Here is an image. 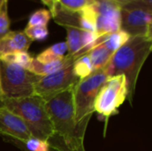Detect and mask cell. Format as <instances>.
<instances>
[{
  "label": "cell",
  "mask_w": 152,
  "mask_h": 151,
  "mask_svg": "<svg viewBox=\"0 0 152 151\" xmlns=\"http://www.w3.org/2000/svg\"><path fill=\"white\" fill-rule=\"evenodd\" d=\"M152 51V38L131 36L115 52L104 68L108 77L123 75L126 79L128 100L133 101L141 69Z\"/></svg>",
  "instance_id": "6da1fadb"
},
{
  "label": "cell",
  "mask_w": 152,
  "mask_h": 151,
  "mask_svg": "<svg viewBox=\"0 0 152 151\" xmlns=\"http://www.w3.org/2000/svg\"><path fill=\"white\" fill-rule=\"evenodd\" d=\"M2 106L18 115L28 125L33 137L48 141L53 134V128L47 111L45 101L32 95L22 98H4Z\"/></svg>",
  "instance_id": "7a4b0ae2"
},
{
  "label": "cell",
  "mask_w": 152,
  "mask_h": 151,
  "mask_svg": "<svg viewBox=\"0 0 152 151\" xmlns=\"http://www.w3.org/2000/svg\"><path fill=\"white\" fill-rule=\"evenodd\" d=\"M108 77L104 69L94 70L87 77L79 79L73 88L76 132L78 138L85 137L88 123L94 112L95 98Z\"/></svg>",
  "instance_id": "3957f363"
},
{
  "label": "cell",
  "mask_w": 152,
  "mask_h": 151,
  "mask_svg": "<svg viewBox=\"0 0 152 151\" xmlns=\"http://www.w3.org/2000/svg\"><path fill=\"white\" fill-rule=\"evenodd\" d=\"M73 88H69L45 101V109L54 134L61 137L66 142L78 138L76 132Z\"/></svg>",
  "instance_id": "277c9868"
},
{
  "label": "cell",
  "mask_w": 152,
  "mask_h": 151,
  "mask_svg": "<svg viewBox=\"0 0 152 151\" xmlns=\"http://www.w3.org/2000/svg\"><path fill=\"white\" fill-rule=\"evenodd\" d=\"M0 75L4 98H22L35 95L34 85L41 77L19 65L1 61Z\"/></svg>",
  "instance_id": "5b68a950"
},
{
  "label": "cell",
  "mask_w": 152,
  "mask_h": 151,
  "mask_svg": "<svg viewBox=\"0 0 152 151\" xmlns=\"http://www.w3.org/2000/svg\"><path fill=\"white\" fill-rule=\"evenodd\" d=\"M121 29L131 36L152 38L151 0H136L121 4Z\"/></svg>",
  "instance_id": "8992f818"
},
{
  "label": "cell",
  "mask_w": 152,
  "mask_h": 151,
  "mask_svg": "<svg viewBox=\"0 0 152 151\" xmlns=\"http://www.w3.org/2000/svg\"><path fill=\"white\" fill-rule=\"evenodd\" d=\"M128 96L126 79L123 75L110 77L100 88L94 104V110L110 118L118 113V108Z\"/></svg>",
  "instance_id": "52a82bcc"
},
{
  "label": "cell",
  "mask_w": 152,
  "mask_h": 151,
  "mask_svg": "<svg viewBox=\"0 0 152 151\" xmlns=\"http://www.w3.org/2000/svg\"><path fill=\"white\" fill-rule=\"evenodd\" d=\"M75 76L72 65L55 73L40 77L35 83V95L46 101L54 95H57L69 88H72L78 82Z\"/></svg>",
  "instance_id": "ba28073f"
},
{
  "label": "cell",
  "mask_w": 152,
  "mask_h": 151,
  "mask_svg": "<svg viewBox=\"0 0 152 151\" xmlns=\"http://www.w3.org/2000/svg\"><path fill=\"white\" fill-rule=\"evenodd\" d=\"M97 37L121 29V4L115 0H94Z\"/></svg>",
  "instance_id": "9c48e42d"
},
{
  "label": "cell",
  "mask_w": 152,
  "mask_h": 151,
  "mask_svg": "<svg viewBox=\"0 0 152 151\" xmlns=\"http://www.w3.org/2000/svg\"><path fill=\"white\" fill-rule=\"evenodd\" d=\"M0 134L24 143L33 135L26 123L4 106H0Z\"/></svg>",
  "instance_id": "30bf717a"
},
{
  "label": "cell",
  "mask_w": 152,
  "mask_h": 151,
  "mask_svg": "<svg viewBox=\"0 0 152 151\" xmlns=\"http://www.w3.org/2000/svg\"><path fill=\"white\" fill-rule=\"evenodd\" d=\"M32 41L23 31H9L0 39V56L17 52H28Z\"/></svg>",
  "instance_id": "8fae6325"
},
{
  "label": "cell",
  "mask_w": 152,
  "mask_h": 151,
  "mask_svg": "<svg viewBox=\"0 0 152 151\" xmlns=\"http://www.w3.org/2000/svg\"><path fill=\"white\" fill-rule=\"evenodd\" d=\"M75 60H77V58L69 54L65 55L63 58L60 60H56L48 63H40L34 58L28 70L31 71L32 73L37 76L43 77L55 73L69 66H71L74 63Z\"/></svg>",
  "instance_id": "7c38bea8"
},
{
  "label": "cell",
  "mask_w": 152,
  "mask_h": 151,
  "mask_svg": "<svg viewBox=\"0 0 152 151\" xmlns=\"http://www.w3.org/2000/svg\"><path fill=\"white\" fill-rule=\"evenodd\" d=\"M130 37L131 36L128 33H126L123 29H119L113 33H110V34H106V35L99 36L94 43V46L102 44L110 53H114L122 45H124Z\"/></svg>",
  "instance_id": "4fadbf2b"
},
{
  "label": "cell",
  "mask_w": 152,
  "mask_h": 151,
  "mask_svg": "<svg viewBox=\"0 0 152 151\" xmlns=\"http://www.w3.org/2000/svg\"><path fill=\"white\" fill-rule=\"evenodd\" d=\"M86 54L88 55L91 61L94 70H99L104 69L113 55V53H110L102 44L95 45Z\"/></svg>",
  "instance_id": "5bb4252c"
},
{
  "label": "cell",
  "mask_w": 152,
  "mask_h": 151,
  "mask_svg": "<svg viewBox=\"0 0 152 151\" xmlns=\"http://www.w3.org/2000/svg\"><path fill=\"white\" fill-rule=\"evenodd\" d=\"M47 142L50 148L55 151H86L82 138H75L73 141L66 142L59 135L53 134Z\"/></svg>",
  "instance_id": "9a60e30c"
},
{
  "label": "cell",
  "mask_w": 152,
  "mask_h": 151,
  "mask_svg": "<svg viewBox=\"0 0 152 151\" xmlns=\"http://www.w3.org/2000/svg\"><path fill=\"white\" fill-rule=\"evenodd\" d=\"M67 52L68 45L66 42H60L44 50L35 59L40 63H48L63 58Z\"/></svg>",
  "instance_id": "2e32d148"
},
{
  "label": "cell",
  "mask_w": 152,
  "mask_h": 151,
  "mask_svg": "<svg viewBox=\"0 0 152 151\" xmlns=\"http://www.w3.org/2000/svg\"><path fill=\"white\" fill-rule=\"evenodd\" d=\"M78 14V26L81 29L94 32L96 30V12L94 5H90L79 12Z\"/></svg>",
  "instance_id": "e0dca14e"
},
{
  "label": "cell",
  "mask_w": 152,
  "mask_h": 151,
  "mask_svg": "<svg viewBox=\"0 0 152 151\" xmlns=\"http://www.w3.org/2000/svg\"><path fill=\"white\" fill-rule=\"evenodd\" d=\"M33 59L34 58L28 52L11 53H6V54L0 56L1 61H4L5 63H10V64H16L26 69H28Z\"/></svg>",
  "instance_id": "ac0fdd59"
},
{
  "label": "cell",
  "mask_w": 152,
  "mask_h": 151,
  "mask_svg": "<svg viewBox=\"0 0 152 151\" xmlns=\"http://www.w3.org/2000/svg\"><path fill=\"white\" fill-rule=\"evenodd\" d=\"M72 69L75 76L78 79H84L87 77L94 71L91 61L86 53L75 60L74 63L72 64Z\"/></svg>",
  "instance_id": "d6986e66"
},
{
  "label": "cell",
  "mask_w": 152,
  "mask_h": 151,
  "mask_svg": "<svg viewBox=\"0 0 152 151\" xmlns=\"http://www.w3.org/2000/svg\"><path fill=\"white\" fill-rule=\"evenodd\" d=\"M94 0H59L58 7L63 11L77 12L90 5H93Z\"/></svg>",
  "instance_id": "ffe728a7"
},
{
  "label": "cell",
  "mask_w": 152,
  "mask_h": 151,
  "mask_svg": "<svg viewBox=\"0 0 152 151\" xmlns=\"http://www.w3.org/2000/svg\"><path fill=\"white\" fill-rule=\"evenodd\" d=\"M23 32L31 41H44L49 35L45 26H27Z\"/></svg>",
  "instance_id": "44dd1931"
},
{
  "label": "cell",
  "mask_w": 152,
  "mask_h": 151,
  "mask_svg": "<svg viewBox=\"0 0 152 151\" xmlns=\"http://www.w3.org/2000/svg\"><path fill=\"white\" fill-rule=\"evenodd\" d=\"M52 18L51 12L46 9H39L33 12L28 19L27 26H45Z\"/></svg>",
  "instance_id": "7402d4cb"
},
{
  "label": "cell",
  "mask_w": 152,
  "mask_h": 151,
  "mask_svg": "<svg viewBox=\"0 0 152 151\" xmlns=\"http://www.w3.org/2000/svg\"><path fill=\"white\" fill-rule=\"evenodd\" d=\"M25 151H50V146L47 141L32 137L24 143Z\"/></svg>",
  "instance_id": "603a6c76"
},
{
  "label": "cell",
  "mask_w": 152,
  "mask_h": 151,
  "mask_svg": "<svg viewBox=\"0 0 152 151\" xmlns=\"http://www.w3.org/2000/svg\"><path fill=\"white\" fill-rule=\"evenodd\" d=\"M8 3L0 8V39L10 31V19L8 16Z\"/></svg>",
  "instance_id": "cb8c5ba5"
},
{
  "label": "cell",
  "mask_w": 152,
  "mask_h": 151,
  "mask_svg": "<svg viewBox=\"0 0 152 151\" xmlns=\"http://www.w3.org/2000/svg\"><path fill=\"white\" fill-rule=\"evenodd\" d=\"M41 2L43 4H45L48 8H49V12H51L52 16H53L56 12V10L58 8V4H59V0H41Z\"/></svg>",
  "instance_id": "d4e9b609"
},
{
  "label": "cell",
  "mask_w": 152,
  "mask_h": 151,
  "mask_svg": "<svg viewBox=\"0 0 152 151\" xmlns=\"http://www.w3.org/2000/svg\"><path fill=\"white\" fill-rule=\"evenodd\" d=\"M4 94H3V92H2V87H1V75H0V106H2L3 104V101H4Z\"/></svg>",
  "instance_id": "484cf974"
},
{
  "label": "cell",
  "mask_w": 152,
  "mask_h": 151,
  "mask_svg": "<svg viewBox=\"0 0 152 151\" xmlns=\"http://www.w3.org/2000/svg\"><path fill=\"white\" fill-rule=\"evenodd\" d=\"M115 1H117L120 4H126V3H129V2H133V1H136V0H115Z\"/></svg>",
  "instance_id": "4316f807"
},
{
  "label": "cell",
  "mask_w": 152,
  "mask_h": 151,
  "mask_svg": "<svg viewBox=\"0 0 152 151\" xmlns=\"http://www.w3.org/2000/svg\"><path fill=\"white\" fill-rule=\"evenodd\" d=\"M6 3H8V0H0V8Z\"/></svg>",
  "instance_id": "83f0119b"
},
{
  "label": "cell",
  "mask_w": 152,
  "mask_h": 151,
  "mask_svg": "<svg viewBox=\"0 0 152 151\" xmlns=\"http://www.w3.org/2000/svg\"><path fill=\"white\" fill-rule=\"evenodd\" d=\"M50 151H55V150H53V149H51V148H50Z\"/></svg>",
  "instance_id": "f1b7e54d"
}]
</instances>
